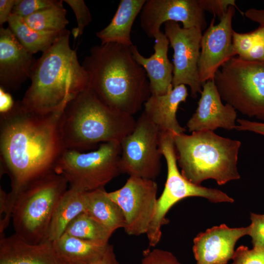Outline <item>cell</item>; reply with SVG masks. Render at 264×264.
<instances>
[{
	"mask_svg": "<svg viewBox=\"0 0 264 264\" xmlns=\"http://www.w3.org/2000/svg\"><path fill=\"white\" fill-rule=\"evenodd\" d=\"M64 111L37 114L18 101L9 111L0 114V176L6 173L10 178L8 195L14 203L26 184L54 171L66 149L61 130Z\"/></svg>",
	"mask_w": 264,
	"mask_h": 264,
	"instance_id": "6da1fadb",
	"label": "cell"
},
{
	"mask_svg": "<svg viewBox=\"0 0 264 264\" xmlns=\"http://www.w3.org/2000/svg\"><path fill=\"white\" fill-rule=\"evenodd\" d=\"M82 65L89 76V88L112 109L133 115L151 95L147 74L130 46L113 43L94 45Z\"/></svg>",
	"mask_w": 264,
	"mask_h": 264,
	"instance_id": "7a4b0ae2",
	"label": "cell"
},
{
	"mask_svg": "<svg viewBox=\"0 0 264 264\" xmlns=\"http://www.w3.org/2000/svg\"><path fill=\"white\" fill-rule=\"evenodd\" d=\"M70 31L64 30L36 60L31 83L21 101L25 109L47 114L64 110L78 94L89 88L88 74L69 45Z\"/></svg>",
	"mask_w": 264,
	"mask_h": 264,
	"instance_id": "3957f363",
	"label": "cell"
},
{
	"mask_svg": "<svg viewBox=\"0 0 264 264\" xmlns=\"http://www.w3.org/2000/svg\"><path fill=\"white\" fill-rule=\"evenodd\" d=\"M135 123L132 115L110 108L88 88L67 104L61 130L65 148L82 152L98 143L120 142Z\"/></svg>",
	"mask_w": 264,
	"mask_h": 264,
	"instance_id": "277c9868",
	"label": "cell"
},
{
	"mask_svg": "<svg viewBox=\"0 0 264 264\" xmlns=\"http://www.w3.org/2000/svg\"><path fill=\"white\" fill-rule=\"evenodd\" d=\"M174 143L181 173L191 182L200 185L213 179L221 185L240 178L237 162L241 141L205 131L174 134Z\"/></svg>",
	"mask_w": 264,
	"mask_h": 264,
	"instance_id": "5b68a950",
	"label": "cell"
},
{
	"mask_svg": "<svg viewBox=\"0 0 264 264\" xmlns=\"http://www.w3.org/2000/svg\"><path fill=\"white\" fill-rule=\"evenodd\" d=\"M68 184L65 177L52 171L26 184L17 196L12 212L15 234L32 244L46 240L55 207Z\"/></svg>",
	"mask_w": 264,
	"mask_h": 264,
	"instance_id": "8992f818",
	"label": "cell"
},
{
	"mask_svg": "<svg viewBox=\"0 0 264 264\" xmlns=\"http://www.w3.org/2000/svg\"><path fill=\"white\" fill-rule=\"evenodd\" d=\"M222 100L237 111L264 121V60L233 57L213 80Z\"/></svg>",
	"mask_w": 264,
	"mask_h": 264,
	"instance_id": "52a82bcc",
	"label": "cell"
},
{
	"mask_svg": "<svg viewBox=\"0 0 264 264\" xmlns=\"http://www.w3.org/2000/svg\"><path fill=\"white\" fill-rule=\"evenodd\" d=\"M121 153L120 142L117 141L101 143L88 153L66 149L54 171L66 178L70 188L83 192L103 188L122 173Z\"/></svg>",
	"mask_w": 264,
	"mask_h": 264,
	"instance_id": "ba28073f",
	"label": "cell"
},
{
	"mask_svg": "<svg viewBox=\"0 0 264 264\" xmlns=\"http://www.w3.org/2000/svg\"><path fill=\"white\" fill-rule=\"evenodd\" d=\"M160 148L167 167L164 189L157 199L154 217L146 233L150 247H154L161 239V227L168 221L166 215L179 201L191 197L205 198L212 203H233L234 199L217 189L194 184L185 178L178 170L174 143V134L160 131Z\"/></svg>",
	"mask_w": 264,
	"mask_h": 264,
	"instance_id": "9c48e42d",
	"label": "cell"
},
{
	"mask_svg": "<svg viewBox=\"0 0 264 264\" xmlns=\"http://www.w3.org/2000/svg\"><path fill=\"white\" fill-rule=\"evenodd\" d=\"M160 130L142 112L132 132L121 142L122 173L154 180L161 170Z\"/></svg>",
	"mask_w": 264,
	"mask_h": 264,
	"instance_id": "30bf717a",
	"label": "cell"
},
{
	"mask_svg": "<svg viewBox=\"0 0 264 264\" xmlns=\"http://www.w3.org/2000/svg\"><path fill=\"white\" fill-rule=\"evenodd\" d=\"M157 192L154 180L133 176H130L121 188L108 192L124 214V228L128 235L146 234L154 216Z\"/></svg>",
	"mask_w": 264,
	"mask_h": 264,
	"instance_id": "8fae6325",
	"label": "cell"
},
{
	"mask_svg": "<svg viewBox=\"0 0 264 264\" xmlns=\"http://www.w3.org/2000/svg\"><path fill=\"white\" fill-rule=\"evenodd\" d=\"M164 25V34L174 50L173 87L187 85L191 96L196 98L201 93L202 85L198 69L202 31L197 28H184L172 21Z\"/></svg>",
	"mask_w": 264,
	"mask_h": 264,
	"instance_id": "7c38bea8",
	"label": "cell"
},
{
	"mask_svg": "<svg viewBox=\"0 0 264 264\" xmlns=\"http://www.w3.org/2000/svg\"><path fill=\"white\" fill-rule=\"evenodd\" d=\"M198 0H146L140 14V24L150 38L169 21L180 22L184 28L205 29V13Z\"/></svg>",
	"mask_w": 264,
	"mask_h": 264,
	"instance_id": "4fadbf2b",
	"label": "cell"
},
{
	"mask_svg": "<svg viewBox=\"0 0 264 264\" xmlns=\"http://www.w3.org/2000/svg\"><path fill=\"white\" fill-rule=\"evenodd\" d=\"M235 8L230 6L217 24H215L214 17L202 34L198 64L202 84L209 80L213 81L218 70L236 55L232 44L234 30L232 27Z\"/></svg>",
	"mask_w": 264,
	"mask_h": 264,
	"instance_id": "5bb4252c",
	"label": "cell"
},
{
	"mask_svg": "<svg viewBox=\"0 0 264 264\" xmlns=\"http://www.w3.org/2000/svg\"><path fill=\"white\" fill-rule=\"evenodd\" d=\"M32 54L19 42L11 30L0 27V88L16 90L30 78L36 61Z\"/></svg>",
	"mask_w": 264,
	"mask_h": 264,
	"instance_id": "9a60e30c",
	"label": "cell"
},
{
	"mask_svg": "<svg viewBox=\"0 0 264 264\" xmlns=\"http://www.w3.org/2000/svg\"><path fill=\"white\" fill-rule=\"evenodd\" d=\"M198 107L186 126L190 132L214 130L220 128L235 129L237 111L228 104L223 105L217 88L212 80L202 85Z\"/></svg>",
	"mask_w": 264,
	"mask_h": 264,
	"instance_id": "2e32d148",
	"label": "cell"
},
{
	"mask_svg": "<svg viewBox=\"0 0 264 264\" xmlns=\"http://www.w3.org/2000/svg\"><path fill=\"white\" fill-rule=\"evenodd\" d=\"M249 225L230 228L222 224L201 232L194 239L193 251L197 264H227L237 242L248 235Z\"/></svg>",
	"mask_w": 264,
	"mask_h": 264,
	"instance_id": "e0dca14e",
	"label": "cell"
},
{
	"mask_svg": "<svg viewBox=\"0 0 264 264\" xmlns=\"http://www.w3.org/2000/svg\"><path fill=\"white\" fill-rule=\"evenodd\" d=\"M154 52L149 57L140 54L135 45L130 46L135 60L145 70L151 94L163 95L173 89L174 66L168 56L169 41L161 31L154 36Z\"/></svg>",
	"mask_w": 264,
	"mask_h": 264,
	"instance_id": "ac0fdd59",
	"label": "cell"
},
{
	"mask_svg": "<svg viewBox=\"0 0 264 264\" xmlns=\"http://www.w3.org/2000/svg\"><path fill=\"white\" fill-rule=\"evenodd\" d=\"M0 264H67L48 240L36 244L24 242L16 234L0 237Z\"/></svg>",
	"mask_w": 264,
	"mask_h": 264,
	"instance_id": "d6986e66",
	"label": "cell"
},
{
	"mask_svg": "<svg viewBox=\"0 0 264 264\" xmlns=\"http://www.w3.org/2000/svg\"><path fill=\"white\" fill-rule=\"evenodd\" d=\"M188 96L185 85L176 86L167 93L153 95L143 105V112L160 129L173 134H179L185 131L176 118V112L180 104L185 102Z\"/></svg>",
	"mask_w": 264,
	"mask_h": 264,
	"instance_id": "ffe728a7",
	"label": "cell"
},
{
	"mask_svg": "<svg viewBox=\"0 0 264 264\" xmlns=\"http://www.w3.org/2000/svg\"><path fill=\"white\" fill-rule=\"evenodd\" d=\"M146 0H121L110 23L96 33L101 44L113 43L130 47L133 45L131 36L132 27Z\"/></svg>",
	"mask_w": 264,
	"mask_h": 264,
	"instance_id": "44dd1931",
	"label": "cell"
},
{
	"mask_svg": "<svg viewBox=\"0 0 264 264\" xmlns=\"http://www.w3.org/2000/svg\"><path fill=\"white\" fill-rule=\"evenodd\" d=\"M52 242L58 255L67 264H89L102 258L110 245L81 239L66 233Z\"/></svg>",
	"mask_w": 264,
	"mask_h": 264,
	"instance_id": "7402d4cb",
	"label": "cell"
},
{
	"mask_svg": "<svg viewBox=\"0 0 264 264\" xmlns=\"http://www.w3.org/2000/svg\"><path fill=\"white\" fill-rule=\"evenodd\" d=\"M86 192L70 188L64 193L55 207L46 240L53 242L59 238L74 219L86 212Z\"/></svg>",
	"mask_w": 264,
	"mask_h": 264,
	"instance_id": "603a6c76",
	"label": "cell"
},
{
	"mask_svg": "<svg viewBox=\"0 0 264 264\" xmlns=\"http://www.w3.org/2000/svg\"><path fill=\"white\" fill-rule=\"evenodd\" d=\"M86 212L112 232L125 225L124 214L105 188L86 192Z\"/></svg>",
	"mask_w": 264,
	"mask_h": 264,
	"instance_id": "cb8c5ba5",
	"label": "cell"
},
{
	"mask_svg": "<svg viewBox=\"0 0 264 264\" xmlns=\"http://www.w3.org/2000/svg\"><path fill=\"white\" fill-rule=\"evenodd\" d=\"M7 22L8 27L19 42L32 54L39 51L43 53L45 51L62 32H44L33 29L28 26L23 18L14 14L10 16Z\"/></svg>",
	"mask_w": 264,
	"mask_h": 264,
	"instance_id": "d4e9b609",
	"label": "cell"
},
{
	"mask_svg": "<svg viewBox=\"0 0 264 264\" xmlns=\"http://www.w3.org/2000/svg\"><path fill=\"white\" fill-rule=\"evenodd\" d=\"M113 233L86 212L74 219L64 232L76 238L103 244L109 243Z\"/></svg>",
	"mask_w": 264,
	"mask_h": 264,
	"instance_id": "484cf974",
	"label": "cell"
},
{
	"mask_svg": "<svg viewBox=\"0 0 264 264\" xmlns=\"http://www.w3.org/2000/svg\"><path fill=\"white\" fill-rule=\"evenodd\" d=\"M63 0L55 5L39 11L25 18V22L30 28L44 32H61L66 29L68 21Z\"/></svg>",
	"mask_w": 264,
	"mask_h": 264,
	"instance_id": "4316f807",
	"label": "cell"
},
{
	"mask_svg": "<svg viewBox=\"0 0 264 264\" xmlns=\"http://www.w3.org/2000/svg\"><path fill=\"white\" fill-rule=\"evenodd\" d=\"M59 0H16L12 14L25 18L39 11L52 6Z\"/></svg>",
	"mask_w": 264,
	"mask_h": 264,
	"instance_id": "83f0119b",
	"label": "cell"
},
{
	"mask_svg": "<svg viewBox=\"0 0 264 264\" xmlns=\"http://www.w3.org/2000/svg\"><path fill=\"white\" fill-rule=\"evenodd\" d=\"M261 32L259 26L255 30L246 33H240L233 31L232 44L235 54L244 59L257 42Z\"/></svg>",
	"mask_w": 264,
	"mask_h": 264,
	"instance_id": "f1b7e54d",
	"label": "cell"
},
{
	"mask_svg": "<svg viewBox=\"0 0 264 264\" xmlns=\"http://www.w3.org/2000/svg\"><path fill=\"white\" fill-rule=\"evenodd\" d=\"M64 1L69 5L76 16L77 27L73 30L72 33L74 37L76 38L83 34L85 27L91 22L90 12L83 0H65Z\"/></svg>",
	"mask_w": 264,
	"mask_h": 264,
	"instance_id": "f546056e",
	"label": "cell"
},
{
	"mask_svg": "<svg viewBox=\"0 0 264 264\" xmlns=\"http://www.w3.org/2000/svg\"><path fill=\"white\" fill-rule=\"evenodd\" d=\"M231 264H264V249L252 248L241 245L235 251Z\"/></svg>",
	"mask_w": 264,
	"mask_h": 264,
	"instance_id": "4dcf8cb0",
	"label": "cell"
},
{
	"mask_svg": "<svg viewBox=\"0 0 264 264\" xmlns=\"http://www.w3.org/2000/svg\"><path fill=\"white\" fill-rule=\"evenodd\" d=\"M140 264H182L170 251L155 248L146 250Z\"/></svg>",
	"mask_w": 264,
	"mask_h": 264,
	"instance_id": "1f68e13d",
	"label": "cell"
},
{
	"mask_svg": "<svg viewBox=\"0 0 264 264\" xmlns=\"http://www.w3.org/2000/svg\"><path fill=\"white\" fill-rule=\"evenodd\" d=\"M250 220L248 235L252 238L253 248L264 249V214L251 213Z\"/></svg>",
	"mask_w": 264,
	"mask_h": 264,
	"instance_id": "d6a6232c",
	"label": "cell"
},
{
	"mask_svg": "<svg viewBox=\"0 0 264 264\" xmlns=\"http://www.w3.org/2000/svg\"><path fill=\"white\" fill-rule=\"evenodd\" d=\"M199 3L203 9L217 16L220 19L226 12L230 6L238 9L235 0H198Z\"/></svg>",
	"mask_w": 264,
	"mask_h": 264,
	"instance_id": "836d02e7",
	"label": "cell"
},
{
	"mask_svg": "<svg viewBox=\"0 0 264 264\" xmlns=\"http://www.w3.org/2000/svg\"><path fill=\"white\" fill-rule=\"evenodd\" d=\"M261 32L259 38L244 60L249 61L264 60V26H260Z\"/></svg>",
	"mask_w": 264,
	"mask_h": 264,
	"instance_id": "e575fe53",
	"label": "cell"
},
{
	"mask_svg": "<svg viewBox=\"0 0 264 264\" xmlns=\"http://www.w3.org/2000/svg\"><path fill=\"white\" fill-rule=\"evenodd\" d=\"M235 129L237 131H249L264 136V123L238 119Z\"/></svg>",
	"mask_w": 264,
	"mask_h": 264,
	"instance_id": "d590c367",
	"label": "cell"
},
{
	"mask_svg": "<svg viewBox=\"0 0 264 264\" xmlns=\"http://www.w3.org/2000/svg\"><path fill=\"white\" fill-rule=\"evenodd\" d=\"M16 0H0V25L8 22L9 17L12 14Z\"/></svg>",
	"mask_w": 264,
	"mask_h": 264,
	"instance_id": "8d00e7d4",
	"label": "cell"
},
{
	"mask_svg": "<svg viewBox=\"0 0 264 264\" xmlns=\"http://www.w3.org/2000/svg\"><path fill=\"white\" fill-rule=\"evenodd\" d=\"M15 103L9 92L0 88V113L9 111L13 107Z\"/></svg>",
	"mask_w": 264,
	"mask_h": 264,
	"instance_id": "74e56055",
	"label": "cell"
},
{
	"mask_svg": "<svg viewBox=\"0 0 264 264\" xmlns=\"http://www.w3.org/2000/svg\"><path fill=\"white\" fill-rule=\"evenodd\" d=\"M89 264H119L114 252L113 246L110 245L104 256Z\"/></svg>",
	"mask_w": 264,
	"mask_h": 264,
	"instance_id": "f35d334b",
	"label": "cell"
},
{
	"mask_svg": "<svg viewBox=\"0 0 264 264\" xmlns=\"http://www.w3.org/2000/svg\"><path fill=\"white\" fill-rule=\"evenodd\" d=\"M245 16L251 21L258 22L260 26H264V10L250 8L244 13Z\"/></svg>",
	"mask_w": 264,
	"mask_h": 264,
	"instance_id": "ab89813d",
	"label": "cell"
}]
</instances>
